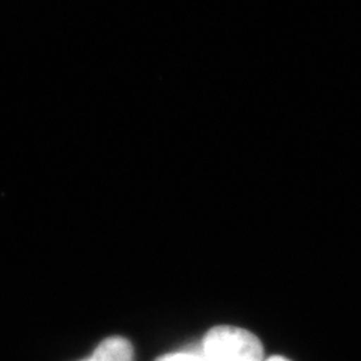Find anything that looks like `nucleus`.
<instances>
[{"mask_svg": "<svg viewBox=\"0 0 361 361\" xmlns=\"http://www.w3.org/2000/svg\"><path fill=\"white\" fill-rule=\"evenodd\" d=\"M205 361H265L261 341L248 330L233 325L211 329L202 343Z\"/></svg>", "mask_w": 361, "mask_h": 361, "instance_id": "1", "label": "nucleus"}, {"mask_svg": "<svg viewBox=\"0 0 361 361\" xmlns=\"http://www.w3.org/2000/svg\"><path fill=\"white\" fill-rule=\"evenodd\" d=\"M134 349L127 338L113 336L101 342L92 355L80 361H133Z\"/></svg>", "mask_w": 361, "mask_h": 361, "instance_id": "2", "label": "nucleus"}, {"mask_svg": "<svg viewBox=\"0 0 361 361\" xmlns=\"http://www.w3.org/2000/svg\"><path fill=\"white\" fill-rule=\"evenodd\" d=\"M157 361H205V358L191 353H173V354H167L161 358H158Z\"/></svg>", "mask_w": 361, "mask_h": 361, "instance_id": "3", "label": "nucleus"}, {"mask_svg": "<svg viewBox=\"0 0 361 361\" xmlns=\"http://www.w3.org/2000/svg\"><path fill=\"white\" fill-rule=\"evenodd\" d=\"M265 361H290V360H289V358H285V357H280V355H274V357L265 358Z\"/></svg>", "mask_w": 361, "mask_h": 361, "instance_id": "4", "label": "nucleus"}]
</instances>
